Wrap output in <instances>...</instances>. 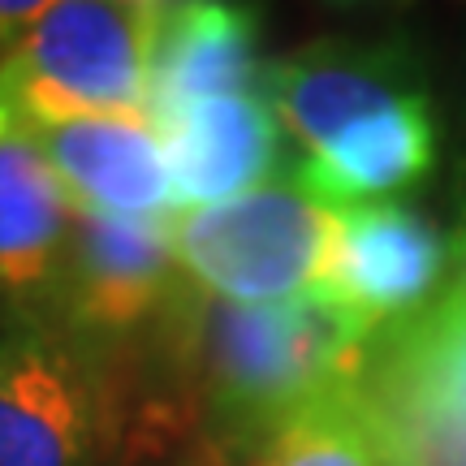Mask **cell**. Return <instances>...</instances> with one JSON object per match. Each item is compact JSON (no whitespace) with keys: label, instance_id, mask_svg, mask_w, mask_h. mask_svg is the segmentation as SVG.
<instances>
[{"label":"cell","instance_id":"7a4b0ae2","mask_svg":"<svg viewBox=\"0 0 466 466\" xmlns=\"http://www.w3.org/2000/svg\"><path fill=\"white\" fill-rule=\"evenodd\" d=\"M156 26L151 0H48L0 66V104L26 126L147 113Z\"/></svg>","mask_w":466,"mask_h":466},{"label":"cell","instance_id":"5b68a950","mask_svg":"<svg viewBox=\"0 0 466 466\" xmlns=\"http://www.w3.org/2000/svg\"><path fill=\"white\" fill-rule=\"evenodd\" d=\"M190 289L168 220L78 212L52 324L104 363L126 367L165 337Z\"/></svg>","mask_w":466,"mask_h":466},{"label":"cell","instance_id":"277c9868","mask_svg":"<svg viewBox=\"0 0 466 466\" xmlns=\"http://www.w3.org/2000/svg\"><path fill=\"white\" fill-rule=\"evenodd\" d=\"M165 220L182 272L212 299L289 302L324 289L337 212L307 195L294 173Z\"/></svg>","mask_w":466,"mask_h":466},{"label":"cell","instance_id":"9c48e42d","mask_svg":"<svg viewBox=\"0 0 466 466\" xmlns=\"http://www.w3.org/2000/svg\"><path fill=\"white\" fill-rule=\"evenodd\" d=\"M445 277V242L423 217L398 203L341 208L324 294L363 316L371 329H389L436 299Z\"/></svg>","mask_w":466,"mask_h":466},{"label":"cell","instance_id":"8992f818","mask_svg":"<svg viewBox=\"0 0 466 466\" xmlns=\"http://www.w3.org/2000/svg\"><path fill=\"white\" fill-rule=\"evenodd\" d=\"M359 384L406 445L466 441V289L450 285L371 337Z\"/></svg>","mask_w":466,"mask_h":466},{"label":"cell","instance_id":"ba28073f","mask_svg":"<svg viewBox=\"0 0 466 466\" xmlns=\"http://www.w3.org/2000/svg\"><path fill=\"white\" fill-rule=\"evenodd\" d=\"M410 96H423L415 66L384 44L319 39L264 66V100L299 156H316L354 121Z\"/></svg>","mask_w":466,"mask_h":466},{"label":"cell","instance_id":"4fadbf2b","mask_svg":"<svg viewBox=\"0 0 466 466\" xmlns=\"http://www.w3.org/2000/svg\"><path fill=\"white\" fill-rule=\"evenodd\" d=\"M436 130L428 96H410L354 121L316 156H302L294 177L324 208H367L401 195L432 168Z\"/></svg>","mask_w":466,"mask_h":466},{"label":"cell","instance_id":"30bf717a","mask_svg":"<svg viewBox=\"0 0 466 466\" xmlns=\"http://www.w3.org/2000/svg\"><path fill=\"white\" fill-rule=\"evenodd\" d=\"M31 134L78 212L134 220H160V212H173L165 138L147 113L74 116L31 126Z\"/></svg>","mask_w":466,"mask_h":466},{"label":"cell","instance_id":"52a82bcc","mask_svg":"<svg viewBox=\"0 0 466 466\" xmlns=\"http://www.w3.org/2000/svg\"><path fill=\"white\" fill-rule=\"evenodd\" d=\"M78 208L31 126L0 104V319L52 324Z\"/></svg>","mask_w":466,"mask_h":466},{"label":"cell","instance_id":"6da1fadb","mask_svg":"<svg viewBox=\"0 0 466 466\" xmlns=\"http://www.w3.org/2000/svg\"><path fill=\"white\" fill-rule=\"evenodd\" d=\"M376 333L324 289L289 302H225L195 285L151 359L186 389L203 441L250 462L294 410L363 376Z\"/></svg>","mask_w":466,"mask_h":466},{"label":"cell","instance_id":"9a60e30c","mask_svg":"<svg viewBox=\"0 0 466 466\" xmlns=\"http://www.w3.org/2000/svg\"><path fill=\"white\" fill-rule=\"evenodd\" d=\"M453 264H458L453 285H462V289H466V225H462V233H458V247H453Z\"/></svg>","mask_w":466,"mask_h":466},{"label":"cell","instance_id":"7c38bea8","mask_svg":"<svg viewBox=\"0 0 466 466\" xmlns=\"http://www.w3.org/2000/svg\"><path fill=\"white\" fill-rule=\"evenodd\" d=\"M264 91L259 17L242 5H160L147 69V116L160 126L190 104Z\"/></svg>","mask_w":466,"mask_h":466},{"label":"cell","instance_id":"3957f363","mask_svg":"<svg viewBox=\"0 0 466 466\" xmlns=\"http://www.w3.org/2000/svg\"><path fill=\"white\" fill-rule=\"evenodd\" d=\"M121 371L61 324L0 319V466H116Z\"/></svg>","mask_w":466,"mask_h":466},{"label":"cell","instance_id":"8fae6325","mask_svg":"<svg viewBox=\"0 0 466 466\" xmlns=\"http://www.w3.org/2000/svg\"><path fill=\"white\" fill-rule=\"evenodd\" d=\"M165 138L173 212L229 203L277 177L281 168V121L264 91L220 96L190 104L156 126ZM168 212V217H173Z\"/></svg>","mask_w":466,"mask_h":466},{"label":"cell","instance_id":"5bb4252c","mask_svg":"<svg viewBox=\"0 0 466 466\" xmlns=\"http://www.w3.org/2000/svg\"><path fill=\"white\" fill-rule=\"evenodd\" d=\"M250 466H415L401 432L359 380H346L285 419Z\"/></svg>","mask_w":466,"mask_h":466}]
</instances>
